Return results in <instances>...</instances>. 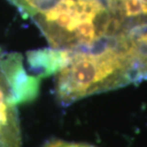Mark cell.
Masks as SVG:
<instances>
[{"mask_svg":"<svg viewBox=\"0 0 147 147\" xmlns=\"http://www.w3.org/2000/svg\"><path fill=\"white\" fill-rule=\"evenodd\" d=\"M20 12L24 18L35 19L51 10L62 0H8Z\"/></svg>","mask_w":147,"mask_h":147,"instance_id":"obj_4","label":"cell"},{"mask_svg":"<svg viewBox=\"0 0 147 147\" xmlns=\"http://www.w3.org/2000/svg\"><path fill=\"white\" fill-rule=\"evenodd\" d=\"M61 52L54 93L62 106L142 80L136 57L124 36L87 51Z\"/></svg>","mask_w":147,"mask_h":147,"instance_id":"obj_1","label":"cell"},{"mask_svg":"<svg viewBox=\"0 0 147 147\" xmlns=\"http://www.w3.org/2000/svg\"><path fill=\"white\" fill-rule=\"evenodd\" d=\"M105 2L109 11L125 27L147 24V0H105Z\"/></svg>","mask_w":147,"mask_h":147,"instance_id":"obj_3","label":"cell"},{"mask_svg":"<svg viewBox=\"0 0 147 147\" xmlns=\"http://www.w3.org/2000/svg\"><path fill=\"white\" fill-rule=\"evenodd\" d=\"M39 85L40 79L26 71L20 54L0 49V147H22L17 105L35 98Z\"/></svg>","mask_w":147,"mask_h":147,"instance_id":"obj_2","label":"cell"},{"mask_svg":"<svg viewBox=\"0 0 147 147\" xmlns=\"http://www.w3.org/2000/svg\"><path fill=\"white\" fill-rule=\"evenodd\" d=\"M44 147H94V146L86 144V143L65 142V140L62 139H51L49 140L44 145Z\"/></svg>","mask_w":147,"mask_h":147,"instance_id":"obj_5","label":"cell"}]
</instances>
